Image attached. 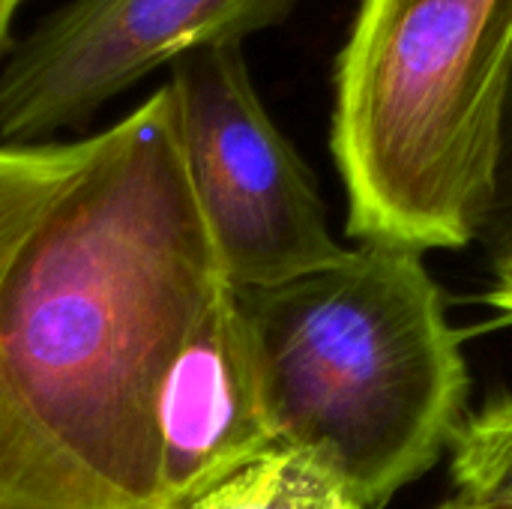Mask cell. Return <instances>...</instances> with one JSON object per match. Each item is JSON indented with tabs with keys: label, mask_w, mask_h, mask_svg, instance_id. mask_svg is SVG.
Here are the masks:
<instances>
[{
	"label": "cell",
	"mask_w": 512,
	"mask_h": 509,
	"mask_svg": "<svg viewBox=\"0 0 512 509\" xmlns=\"http://www.w3.org/2000/svg\"><path fill=\"white\" fill-rule=\"evenodd\" d=\"M225 285L162 84L0 273V509H165L159 396Z\"/></svg>",
	"instance_id": "cell-1"
},
{
	"label": "cell",
	"mask_w": 512,
	"mask_h": 509,
	"mask_svg": "<svg viewBox=\"0 0 512 509\" xmlns=\"http://www.w3.org/2000/svg\"><path fill=\"white\" fill-rule=\"evenodd\" d=\"M237 294L276 444L318 456L360 507H387L456 441L471 372L423 252L360 243Z\"/></svg>",
	"instance_id": "cell-2"
},
{
	"label": "cell",
	"mask_w": 512,
	"mask_h": 509,
	"mask_svg": "<svg viewBox=\"0 0 512 509\" xmlns=\"http://www.w3.org/2000/svg\"><path fill=\"white\" fill-rule=\"evenodd\" d=\"M512 87V0H360L333 72L348 234L417 252L483 237Z\"/></svg>",
	"instance_id": "cell-3"
},
{
	"label": "cell",
	"mask_w": 512,
	"mask_h": 509,
	"mask_svg": "<svg viewBox=\"0 0 512 509\" xmlns=\"http://www.w3.org/2000/svg\"><path fill=\"white\" fill-rule=\"evenodd\" d=\"M186 177L222 276L264 291L336 264L327 207L309 165L267 114L243 45H210L171 63Z\"/></svg>",
	"instance_id": "cell-4"
},
{
	"label": "cell",
	"mask_w": 512,
	"mask_h": 509,
	"mask_svg": "<svg viewBox=\"0 0 512 509\" xmlns=\"http://www.w3.org/2000/svg\"><path fill=\"white\" fill-rule=\"evenodd\" d=\"M297 0H69L0 60V144H48L81 129L159 66L210 45H243Z\"/></svg>",
	"instance_id": "cell-5"
},
{
	"label": "cell",
	"mask_w": 512,
	"mask_h": 509,
	"mask_svg": "<svg viewBox=\"0 0 512 509\" xmlns=\"http://www.w3.org/2000/svg\"><path fill=\"white\" fill-rule=\"evenodd\" d=\"M162 504L177 509L276 447L240 294L225 285L159 396Z\"/></svg>",
	"instance_id": "cell-6"
},
{
	"label": "cell",
	"mask_w": 512,
	"mask_h": 509,
	"mask_svg": "<svg viewBox=\"0 0 512 509\" xmlns=\"http://www.w3.org/2000/svg\"><path fill=\"white\" fill-rule=\"evenodd\" d=\"M177 509H363L318 456L273 447Z\"/></svg>",
	"instance_id": "cell-7"
},
{
	"label": "cell",
	"mask_w": 512,
	"mask_h": 509,
	"mask_svg": "<svg viewBox=\"0 0 512 509\" xmlns=\"http://www.w3.org/2000/svg\"><path fill=\"white\" fill-rule=\"evenodd\" d=\"M96 150V135L81 141L0 144V273L27 231L81 174Z\"/></svg>",
	"instance_id": "cell-8"
},
{
	"label": "cell",
	"mask_w": 512,
	"mask_h": 509,
	"mask_svg": "<svg viewBox=\"0 0 512 509\" xmlns=\"http://www.w3.org/2000/svg\"><path fill=\"white\" fill-rule=\"evenodd\" d=\"M456 498L477 509H512V393L468 417L453 441Z\"/></svg>",
	"instance_id": "cell-9"
},
{
	"label": "cell",
	"mask_w": 512,
	"mask_h": 509,
	"mask_svg": "<svg viewBox=\"0 0 512 509\" xmlns=\"http://www.w3.org/2000/svg\"><path fill=\"white\" fill-rule=\"evenodd\" d=\"M495 258L512 249V87L507 102V126H504V156H501V177H498V198L492 216L483 228V237Z\"/></svg>",
	"instance_id": "cell-10"
},
{
	"label": "cell",
	"mask_w": 512,
	"mask_h": 509,
	"mask_svg": "<svg viewBox=\"0 0 512 509\" xmlns=\"http://www.w3.org/2000/svg\"><path fill=\"white\" fill-rule=\"evenodd\" d=\"M486 300L507 315V321H512V249L504 252L501 258H495V285L486 294Z\"/></svg>",
	"instance_id": "cell-11"
},
{
	"label": "cell",
	"mask_w": 512,
	"mask_h": 509,
	"mask_svg": "<svg viewBox=\"0 0 512 509\" xmlns=\"http://www.w3.org/2000/svg\"><path fill=\"white\" fill-rule=\"evenodd\" d=\"M21 3L24 0H0V60L12 48V24H15V15H18Z\"/></svg>",
	"instance_id": "cell-12"
},
{
	"label": "cell",
	"mask_w": 512,
	"mask_h": 509,
	"mask_svg": "<svg viewBox=\"0 0 512 509\" xmlns=\"http://www.w3.org/2000/svg\"><path fill=\"white\" fill-rule=\"evenodd\" d=\"M438 509H474V507H471V504H465V501H459V498H453V501L441 504Z\"/></svg>",
	"instance_id": "cell-13"
},
{
	"label": "cell",
	"mask_w": 512,
	"mask_h": 509,
	"mask_svg": "<svg viewBox=\"0 0 512 509\" xmlns=\"http://www.w3.org/2000/svg\"><path fill=\"white\" fill-rule=\"evenodd\" d=\"M474 509H477V507H474Z\"/></svg>",
	"instance_id": "cell-14"
}]
</instances>
